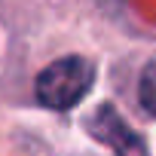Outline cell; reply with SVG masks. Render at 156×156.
<instances>
[{
  "mask_svg": "<svg viewBox=\"0 0 156 156\" xmlns=\"http://www.w3.org/2000/svg\"><path fill=\"white\" fill-rule=\"evenodd\" d=\"M95 80V67L83 55H67L52 61L40 76H37V101L49 110H67L73 104H80L86 92L92 89Z\"/></svg>",
  "mask_w": 156,
  "mask_h": 156,
  "instance_id": "obj_1",
  "label": "cell"
},
{
  "mask_svg": "<svg viewBox=\"0 0 156 156\" xmlns=\"http://www.w3.org/2000/svg\"><path fill=\"white\" fill-rule=\"evenodd\" d=\"M86 129H89L92 138H98L101 144H107L116 156H147L144 138H141L110 104H101V107L86 119Z\"/></svg>",
  "mask_w": 156,
  "mask_h": 156,
  "instance_id": "obj_2",
  "label": "cell"
},
{
  "mask_svg": "<svg viewBox=\"0 0 156 156\" xmlns=\"http://www.w3.org/2000/svg\"><path fill=\"white\" fill-rule=\"evenodd\" d=\"M138 101L147 113L156 116V64H147V70L141 73V83H138Z\"/></svg>",
  "mask_w": 156,
  "mask_h": 156,
  "instance_id": "obj_3",
  "label": "cell"
}]
</instances>
